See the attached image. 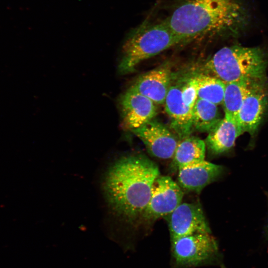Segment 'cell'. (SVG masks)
Wrapping results in <instances>:
<instances>
[{"label": "cell", "instance_id": "cell-1", "mask_svg": "<svg viewBox=\"0 0 268 268\" xmlns=\"http://www.w3.org/2000/svg\"><path fill=\"white\" fill-rule=\"evenodd\" d=\"M164 20L183 42L206 34L240 36L250 16L243 0H187Z\"/></svg>", "mask_w": 268, "mask_h": 268}, {"label": "cell", "instance_id": "cell-20", "mask_svg": "<svg viewBox=\"0 0 268 268\" xmlns=\"http://www.w3.org/2000/svg\"></svg>", "mask_w": 268, "mask_h": 268}, {"label": "cell", "instance_id": "cell-13", "mask_svg": "<svg viewBox=\"0 0 268 268\" xmlns=\"http://www.w3.org/2000/svg\"><path fill=\"white\" fill-rule=\"evenodd\" d=\"M178 170L179 185L188 191L199 192L217 179L223 168L204 160Z\"/></svg>", "mask_w": 268, "mask_h": 268}, {"label": "cell", "instance_id": "cell-2", "mask_svg": "<svg viewBox=\"0 0 268 268\" xmlns=\"http://www.w3.org/2000/svg\"><path fill=\"white\" fill-rule=\"evenodd\" d=\"M159 175L158 166L144 156L130 155L118 159L109 168L104 182L109 205L129 221L141 218Z\"/></svg>", "mask_w": 268, "mask_h": 268}, {"label": "cell", "instance_id": "cell-10", "mask_svg": "<svg viewBox=\"0 0 268 268\" xmlns=\"http://www.w3.org/2000/svg\"><path fill=\"white\" fill-rule=\"evenodd\" d=\"M265 81L252 87L236 116V122L242 134L248 133L253 136L263 120L268 107Z\"/></svg>", "mask_w": 268, "mask_h": 268}, {"label": "cell", "instance_id": "cell-18", "mask_svg": "<svg viewBox=\"0 0 268 268\" xmlns=\"http://www.w3.org/2000/svg\"><path fill=\"white\" fill-rule=\"evenodd\" d=\"M194 74L197 84L198 98L217 105L222 104L225 83L218 78L204 73Z\"/></svg>", "mask_w": 268, "mask_h": 268}, {"label": "cell", "instance_id": "cell-12", "mask_svg": "<svg viewBox=\"0 0 268 268\" xmlns=\"http://www.w3.org/2000/svg\"><path fill=\"white\" fill-rule=\"evenodd\" d=\"M175 82L173 80L164 104L166 112L170 118V128L181 139L191 135L194 130L192 109L184 102L180 84Z\"/></svg>", "mask_w": 268, "mask_h": 268}, {"label": "cell", "instance_id": "cell-14", "mask_svg": "<svg viewBox=\"0 0 268 268\" xmlns=\"http://www.w3.org/2000/svg\"><path fill=\"white\" fill-rule=\"evenodd\" d=\"M205 140L206 147L212 156L231 150L237 138L242 134L236 122L224 117L209 132Z\"/></svg>", "mask_w": 268, "mask_h": 268}, {"label": "cell", "instance_id": "cell-11", "mask_svg": "<svg viewBox=\"0 0 268 268\" xmlns=\"http://www.w3.org/2000/svg\"><path fill=\"white\" fill-rule=\"evenodd\" d=\"M175 76L169 65L163 64L140 75L130 88L163 104Z\"/></svg>", "mask_w": 268, "mask_h": 268}, {"label": "cell", "instance_id": "cell-15", "mask_svg": "<svg viewBox=\"0 0 268 268\" xmlns=\"http://www.w3.org/2000/svg\"><path fill=\"white\" fill-rule=\"evenodd\" d=\"M264 81L238 80L225 83L222 101L224 117L236 121V116L252 87Z\"/></svg>", "mask_w": 268, "mask_h": 268}, {"label": "cell", "instance_id": "cell-5", "mask_svg": "<svg viewBox=\"0 0 268 268\" xmlns=\"http://www.w3.org/2000/svg\"><path fill=\"white\" fill-rule=\"evenodd\" d=\"M221 256L209 233H197L171 240L170 268L220 266Z\"/></svg>", "mask_w": 268, "mask_h": 268}, {"label": "cell", "instance_id": "cell-3", "mask_svg": "<svg viewBox=\"0 0 268 268\" xmlns=\"http://www.w3.org/2000/svg\"><path fill=\"white\" fill-rule=\"evenodd\" d=\"M268 60L265 51L260 47H224L206 62L204 73L225 83L243 80L264 81Z\"/></svg>", "mask_w": 268, "mask_h": 268}, {"label": "cell", "instance_id": "cell-19", "mask_svg": "<svg viewBox=\"0 0 268 268\" xmlns=\"http://www.w3.org/2000/svg\"><path fill=\"white\" fill-rule=\"evenodd\" d=\"M179 83L184 102L193 109L198 98V87L194 74L181 79Z\"/></svg>", "mask_w": 268, "mask_h": 268}, {"label": "cell", "instance_id": "cell-17", "mask_svg": "<svg viewBox=\"0 0 268 268\" xmlns=\"http://www.w3.org/2000/svg\"><path fill=\"white\" fill-rule=\"evenodd\" d=\"M194 129L201 133H209L221 119L217 105L198 98L193 109Z\"/></svg>", "mask_w": 268, "mask_h": 268}, {"label": "cell", "instance_id": "cell-8", "mask_svg": "<svg viewBox=\"0 0 268 268\" xmlns=\"http://www.w3.org/2000/svg\"><path fill=\"white\" fill-rule=\"evenodd\" d=\"M165 218L171 240L197 233H211L202 209L197 203H181Z\"/></svg>", "mask_w": 268, "mask_h": 268}, {"label": "cell", "instance_id": "cell-7", "mask_svg": "<svg viewBox=\"0 0 268 268\" xmlns=\"http://www.w3.org/2000/svg\"><path fill=\"white\" fill-rule=\"evenodd\" d=\"M131 132L142 141L153 156L163 159L173 158L179 140L162 123L153 119Z\"/></svg>", "mask_w": 268, "mask_h": 268}, {"label": "cell", "instance_id": "cell-9", "mask_svg": "<svg viewBox=\"0 0 268 268\" xmlns=\"http://www.w3.org/2000/svg\"><path fill=\"white\" fill-rule=\"evenodd\" d=\"M122 127L130 131L154 119L156 105L148 97L129 88L121 97Z\"/></svg>", "mask_w": 268, "mask_h": 268}, {"label": "cell", "instance_id": "cell-16", "mask_svg": "<svg viewBox=\"0 0 268 268\" xmlns=\"http://www.w3.org/2000/svg\"><path fill=\"white\" fill-rule=\"evenodd\" d=\"M206 145L199 137L189 135L180 139L173 157V165L180 168L204 160Z\"/></svg>", "mask_w": 268, "mask_h": 268}, {"label": "cell", "instance_id": "cell-6", "mask_svg": "<svg viewBox=\"0 0 268 268\" xmlns=\"http://www.w3.org/2000/svg\"><path fill=\"white\" fill-rule=\"evenodd\" d=\"M183 195L180 186L170 177L159 175L153 183L149 201L141 218L153 221L165 217L181 203Z\"/></svg>", "mask_w": 268, "mask_h": 268}, {"label": "cell", "instance_id": "cell-4", "mask_svg": "<svg viewBox=\"0 0 268 268\" xmlns=\"http://www.w3.org/2000/svg\"><path fill=\"white\" fill-rule=\"evenodd\" d=\"M181 43L165 20L144 22L126 39L118 71L122 75L133 72L142 61Z\"/></svg>", "mask_w": 268, "mask_h": 268}]
</instances>
